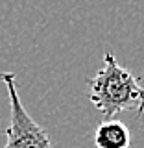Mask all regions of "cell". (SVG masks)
<instances>
[{"instance_id": "obj_3", "label": "cell", "mask_w": 144, "mask_h": 148, "mask_svg": "<svg viewBox=\"0 0 144 148\" xmlns=\"http://www.w3.org/2000/svg\"><path fill=\"white\" fill-rule=\"evenodd\" d=\"M94 145L96 148H129L131 132L124 122L107 119L96 128Z\"/></svg>"}, {"instance_id": "obj_1", "label": "cell", "mask_w": 144, "mask_h": 148, "mask_svg": "<svg viewBox=\"0 0 144 148\" xmlns=\"http://www.w3.org/2000/svg\"><path fill=\"white\" fill-rule=\"evenodd\" d=\"M87 83L92 106L105 119H113L120 111L144 113V85L135 74L120 67L111 52L104 54V69Z\"/></svg>"}, {"instance_id": "obj_2", "label": "cell", "mask_w": 144, "mask_h": 148, "mask_svg": "<svg viewBox=\"0 0 144 148\" xmlns=\"http://www.w3.org/2000/svg\"><path fill=\"white\" fill-rule=\"evenodd\" d=\"M9 96V109H11V122L6 130V146L4 148H52L48 132L39 126L33 119L28 115L17 92L15 74L4 72L0 74Z\"/></svg>"}]
</instances>
